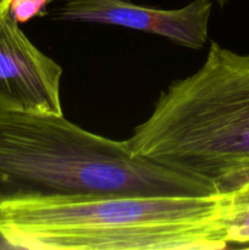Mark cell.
Returning <instances> with one entry per match:
<instances>
[{
	"mask_svg": "<svg viewBox=\"0 0 249 250\" xmlns=\"http://www.w3.org/2000/svg\"><path fill=\"white\" fill-rule=\"evenodd\" d=\"M44 1H45V2H46V5H49V4H50V2L55 1V0H44Z\"/></svg>",
	"mask_w": 249,
	"mask_h": 250,
	"instance_id": "obj_10",
	"label": "cell"
},
{
	"mask_svg": "<svg viewBox=\"0 0 249 250\" xmlns=\"http://www.w3.org/2000/svg\"><path fill=\"white\" fill-rule=\"evenodd\" d=\"M220 1H221V2H222V1H225V0H220Z\"/></svg>",
	"mask_w": 249,
	"mask_h": 250,
	"instance_id": "obj_11",
	"label": "cell"
},
{
	"mask_svg": "<svg viewBox=\"0 0 249 250\" xmlns=\"http://www.w3.org/2000/svg\"><path fill=\"white\" fill-rule=\"evenodd\" d=\"M0 250H12V247L5 241V238L1 236V233H0Z\"/></svg>",
	"mask_w": 249,
	"mask_h": 250,
	"instance_id": "obj_9",
	"label": "cell"
},
{
	"mask_svg": "<svg viewBox=\"0 0 249 250\" xmlns=\"http://www.w3.org/2000/svg\"><path fill=\"white\" fill-rule=\"evenodd\" d=\"M46 6L48 5L44 0H11L9 14L15 21L21 23L41 15Z\"/></svg>",
	"mask_w": 249,
	"mask_h": 250,
	"instance_id": "obj_7",
	"label": "cell"
},
{
	"mask_svg": "<svg viewBox=\"0 0 249 250\" xmlns=\"http://www.w3.org/2000/svg\"><path fill=\"white\" fill-rule=\"evenodd\" d=\"M232 212L228 229V243L249 247V182L229 190Z\"/></svg>",
	"mask_w": 249,
	"mask_h": 250,
	"instance_id": "obj_6",
	"label": "cell"
},
{
	"mask_svg": "<svg viewBox=\"0 0 249 250\" xmlns=\"http://www.w3.org/2000/svg\"><path fill=\"white\" fill-rule=\"evenodd\" d=\"M126 142L219 192L249 182V55L212 42L199 70L171 83Z\"/></svg>",
	"mask_w": 249,
	"mask_h": 250,
	"instance_id": "obj_3",
	"label": "cell"
},
{
	"mask_svg": "<svg viewBox=\"0 0 249 250\" xmlns=\"http://www.w3.org/2000/svg\"><path fill=\"white\" fill-rule=\"evenodd\" d=\"M11 0H0V15L9 11V5Z\"/></svg>",
	"mask_w": 249,
	"mask_h": 250,
	"instance_id": "obj_8",
	"label": "cell"
},
{
	"mask_svg": "<svg viewBox=\"0 0 249 250\" xmlns=\"http://www.w3.org/2000/svg\"><path fill=\"white\" fill-rule=\"evenodd\" d=\"M207 181L137 155L62 115L0 110V199L209 195Z\"/></svg>",
	"mask_w": 249,
	"mask_h": 250,
	"instance_id": "obj_2",
	"label": "cell"
},
{
	"mask_svg": "<svg viewBox=\"0 0 249 250\" xmlns=\"http://www.w3.org/2000/svg\"><path fill=\"white\" fill-rule=\"evenodd\" d=\"M248 248H249V247H248Z\"/></svg>",
	"mask_w": 249,
	"mask_h": 250,
	"instance_id": "obj_12",
	"label": "cell"
},
{
	"mask_svg": "<svg viewBox=\"0 0 249 250\" xmlns=\"http://www.w3.org/2000/svg\"><path fill=\"white\" fill-rule=\"evenodd\" d=\"M232 193L0 199L12 249L217 250L229 246Z\"/></svg>",
	"mask_w": 249,
	"mask_h": 250,
	"instance_id": "obj_1",
	"label": "cell"
},
{
	"mask_svg": "<svg viewBox=\"0 0 249 250\" xmlns=\"http://www.w3.org/2000/svg\"><path fill=\"white\" fill-rule=\"evenodd\" d=\"M212 4L194 0L180 9H155L126 0H63L55 17L66 21L111 24L165 37L180 45L200 49L208 41Z\"/></svg>",
	"mask_w": 249,
	"mask_h": 250,
	"instance_id": "obj_5",
	"label": "cell"
},
{
	"mask_svg": "<svg viewBox=\"0 0 249 250\" xmlns=\"http://www.w3.org/2000/svg\"><path fill=\"white\" fill-rule=\"evenodd\" d=\"M62 68L39 50L9 11L0 15V110L62 115Z\"/></svg>",
	"mask_w": 249,
	"mask_h": 250,
	"instance_id": "obj_4",
	"label": "cell"
}]
</instances>
